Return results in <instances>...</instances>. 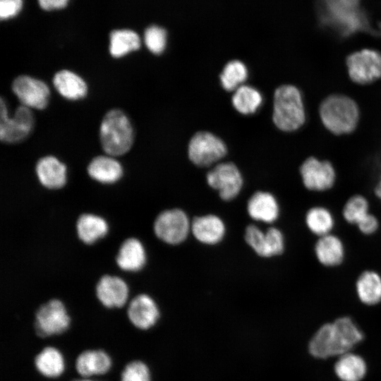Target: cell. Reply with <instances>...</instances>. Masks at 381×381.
Here are the masks:
<instances>
[{
  "label": "cell",
  "mask_w": 381,
  "mask_h": 381,
  "mask_svg": "<svg viewBox=\"0 0 381 381\" xmlns=\"http://www.w3.org/2000/svg\"><path fill=\"white\" fill-rule=\"evenodd\" d=\"M208 185L218 191L224 200H231L240 193L243 178L238 167L231 162L217 164L207 174Z\"/></svg>",
  "instance_id": "14"
},
{
  "label": "cell",
  "mask_w": 381,
  "mask_h": 381,
  "mask_svg": "<svg viewBox=\"0 0 381 381\" xmlns=\"http://www.w3.org/2000/svg\"><path fill=\"white\" fill-rule=\"evenodd\" d=\"M360 0H322L323 21L344 36L366 30L367 19L359 10Z\"/></svg>",
  "instance_id": "5"
},
{
  "label": "cell",
  "mask_w": 381,
  "mask_h": 381,
  "mask_svg": "<svg viewBox=\"0 0 381 381\" xmlns=\"http://www.w3.org/2000/svg\"><path fill=\"white\" fill-rule=\"evenodd\" d=\"M356 227L361 234L371 236L379 231L380 222L379 218L370 212L356 225Z\"/></svg>",
  "instance_id": "37"
},
{
  "label": "cell",
  "mask_w": 381,
  "mask_h": 381,
  "mask_svg": "<svg viewBox=\"0 0 381 381\" xmlns=\"http://www.w3.org/2000/svg\"><path fill=\"white\" fill-rule=\"evenodd\" d=\"M267 258L282 255L285 249V238L277 227H270L265 231Z\"/></svg>",
  "instance_id": "36"
},
{
  "label": "cell",
  "mask_w": 381,
  "mask_h": 381,
  "mask_svg": "<svg viewBox=\"0 0 381 381\" xmlns=\"http://www.w3.org/2000/svg\"><path fill=\"white\" fill-rule=\"evenodd\" d=\"M304 224L309 233L318 238L333 233L337 221L334 214L328 207L314 205L306 210Z\"/></svg>",
  "instance_id": "26"
},
{
  "label": "cell",
  "mask_w": 381,
  "mask_h": 381,
  "mask_svg": "<svg viewBox=\"0 0 381 381\" xmlns=\"http://www.w3.org/2000/svg\"><path fill=\"white\" fill-rule=\"evenodd\" d=\"M152 231L159 241L169 245H177L187 238L191 231V222L188 215L180 209L164 210L155 217Z\"/></svg>",
  "instance_id": "7"
},
{
  "label": "cell",
  "mask_w": 381,
  "mask_h": 381,
  "mask_svg": "<svg viewBox=\"0 0 381 381\" xmlns=\"http://www.w3.org/2000/svg\"><path fill=\"white\" fill-rule=\"evenodd\" d=\"M234 107L242 114L255 113L261 105L262 97L255 88L248 85L238 87L231 99Z\"/></svg>",
  "instance_id": "31"
},
{
  "label": "cell",
  "mask_w": 381,
  "mask_h": 381,
  "mask_svg": "<svg viewBox=\"0 0 381 381\" xmlns=\"http://www.w3.org/2000/svg\"><path fill=\"white\" fill-rule=\"evenodd\" d=\"M373 193L375 198L381 202V178L374 187Z\"/></svg>",
  "instance_id": "40"
},
{
  "label": "cell",
  "mask_w": 381,
  "mask_h": 381,
  "mask_svg": "<svg viewBox=\"0 0 381 381\" xmlns=\"http://www.w3.org/2000/svg\"><path fill=\"white\" fill-rule=\"evenodd\" d=\"M247 211L254 220L272 224L280 214V207L277 198L270 193L258 191L248 201Z\"/></svg>",
  "instance_id": "24"
},
{
  "label": "cell",
  "mask_w": 381,
  "mask_h": 381,
  "mask_svg": "<svg viewBox=\"0 0 381 381\" xmlns=\"http://www.w3.org/2000/svg\"><path fill=\"white\" fill-rule=\"evenodd\" d=\"M272 120L283 131L291 132L301 127L306 120L302 97L294 85H284L274 94Z\"/></svg>",
  "instance_id": "4"
},
{
  "label": "cell",
  "mask_w": 381,
  "mask_h": 381,
  "mask_svg": "<svg viewBox=\"0 0 381 381\" xmlns=\"http://www.w3.org/2000/svg\"><path fill=\"white\" fill-rule=\"evenodd\" d=\"M75 231L80 242L92 246L105 238L109 225L102 216L92 212H83L76 219Z\"/></svg>",
  "instance_id": "20"
},
{
  "label": "cell",
  "mask_w": 381,
  "mask_h": 381,
  "mask_svg": "<svg viewBox=\"0 0 381 381\" xmlns=\"http://www.w3.org/2000/svg\"><path fill=\"white\" fill-rule=\"evenodd\" d=\"M34 365L41 375L54 379L64 373L65 360L62 353L57 348L47 346L35 356Z\"/></svg>",
  "instance_id": "27"
},
{
  "label": "cell",
  "mask_w": 381,
  "mask_h": 381,
  "mask_svg": "<svg viewBox=\"0 0 381 381\" xmlns=\"http://www.w3.org/2000/svg\"><path fill=\"white\" fill-rule=\"evenodd\" d=\"M245 240L259 256L267 258L265 232L257 226L250 224L246 229Z\"/></svg>",
  "instance_id": "35"
},
{
  "label": "cell",
  "mask_w": 381,
  "mask_h": 381,
  "mask_svg": "<svg viewBox=\"0 0 381 381\" xmlns=\"http://www.w3.org/2000/svg\"><path fill=\"white\" fill-rule=\"evenodd\" d=\"M114 260L122 272H140L147 264V249L138 238L135 236L126 238L120 243Z\"/></svg>",
  "instance_id": "17"
},
{
  "label": "cell",
  "mask_w": 381,
  "mask_h": 381,
  "mask_svg": "<svg viewBox=\"0 0 381 381\" xmlns=\"http://www.w3.org/2000/svg\"><path fill=\"white\" fill-rule=\"evenodd\" d=\"M72 381H95V380H90L88 378H83V379H81V380H72Z\"/></svg>",
  "instance_id": "41"
},
{
  "label": "cell",
  "mask_w": 381,
  "mask_h": 381,
  "mask_svg": "<svg viewBox=\"0 0 381 381\" xmlns=\"http://www.w3.org/2000/svg\"><path fill=\"white\" fill-rule=\"evenodd\" d=\"M12 90L21 104L30 109H43L48 104L50 91L43 81L22 75L14 79Z\"/></svg>",
  "instance_id": "15"
},
{
  "label": "cell",
  "mask_w": 381,
  "mask_h": 381,
  "mask_svg": "<svg viewBox=\"0 0 381 381\" xmlns=\"http://www.w3.org/2000/svg\"><path fill=\"white\" fill-rule=\"evenodd\" d=\"M300 175L303 186L313 193H324L332 189L337 175L333 165L327 160L310 157L301 165Z\"/></svg>",
  "instance_id": "10"
},
{
  "label": "cell",
  "mask_w": 381,
  "mask_h": 381,
  "mask_svg": "<svg viewBox=\"0 0 381 381\" xmlns=\"http://www.w3.org/2000/svg\"><path fill=\"white\" fill-rule=\"evenodd\" d=\"M53 84L61 95L68 99H79L86 96L87 86L85 80L68 70L57 72L53 78Z\"/></svg>",
  "instance_id": "28"
},
{
  "label": "cell",
  "mask_w": 381,
  "mask_h": 381,
  "mask_svg": "<svg viewBox=\"0 0 381 381\" xmlns=\"http://www.w3.org/2000/svg\"><path fill=\"white\" fill-rule=\"evenodd\" d=\"M320 116L324 126L332 133L341 135L354 131L359 119L356 103L342 95H332L320 107Z\"/></svg>",
  "instance_id": "3"
},
{
  "label": "cell",
  "mask_w": 381,
  "mask_h": 381,
  "mask_svg": "<svg viewBox=\"0 0 381 381\" xmlns=\"http://www.w3.org/2000/svg\"><path fill=\"white\" fill-rule=\"evenodd\" d=\"M140 47L139 35L127 29L116 30L109 35V52L114 58L122 57Z\"/></svg>",
  "instance_id": "29"
},
{
  "label": "cell",
  "mask_w": 381,
  "mask_h": 381,
  "mask_svg": "<svg viewBox=\"0 0 381 381\" xmlns=\"http://www.w3.org/2000/svg\"><path fill=\"white\" fill-rule=\"evenodd\" d=\"M129 323L140 330H148L157 323L160 310L155 298L145 292L135 294L130 298L126 308Z\"/></svg>",
  "instance_id": "13"
},
{
  "label": "cell",
  "mask_w": 381,
  "mask_h": 381,
  "mask_svg": "<svg viewBox=\"0 0 381 381\" xmlns=\"http://www.w3.org/2000/svg\"><path fill=\"white\" fill-rule=\"evenodd\" d=\"M23 7V0H0V17L7 20L17 16Z\"/></svg>",
  "instance_id": "38"
},
{
  "label": "cell",
  "mask_w": 381,
  "mask_h": 381,
  "mask_svg": "<svg viewBox=\"0 0 381 381\" xmlns=\"http://www.w3.org/2000/svg\"><path fill=\"white\" fill-rule=\"evenodd\" d=\"M144 41L146 47L152 53L160 54L166 47L167 32L161 27L150 26L145 32Z\"/></svg>",
  "instance_id": "34"
},
{
  "label": "cell",
  "mask_w": 381,
  "mask_h": 381,
  "mask_svg": "<svg viewBox=\"0 0 381 381\" xmlns=\"http://www.w3.org/2000/svg\"><path fill=\"white\" fill-rule=\"evenodd\" d=\"M121 381H151L148 365L140 360L128 362L121 373Z\"/></svg>",
  "instance_id": "33"
},
{
  "label": "cell",
  "mask_w": 381,
  "mask_h": 381,
  "mask_svg": "<svg viewBox=\"0 0 381 381\" xmlns=\"http://www.w3.org/2000/svg\"><path fill=\"white\" fill-rule=\"evenodd\" d=\"M227 149L224 143L214 134L201 131L190 139L188 154L190 160L199 167H207L222 159Z\"/></svg>",
  "instance_id": "9"
},
{
  "label": "cell",
  "mask_w": 381,
  "mask_h": 381,
  "mask_svg": "<svg viewBox=\"0 0 381 381\" xmlns=\"http://www.w3.org/2000/svg\"><path fill=\"white\" fill-rule=\"evenodd\" d=\"M346 66L351 79L358 84H368L381 78V53L364 49L350 54Z\"/></svg>",
  "instance_id": "11"
},
{
  "label": "cell",
  "mask_w": 381,
  "mask_h": 381,
  "mask_svg": "<svg viewBox=\"0 0 381 381\" xmlns=\"http://www.w3.org/2000/svg\"><path fill=\"white\" fill-rule=\"evenodd\" d=\"M72 317L61 299L52 298L42 303L33 313V327L37 336L45 338L65 333Z\"/></svg>",
  "instance_id": "6"
},
{
  "label": "cell",
  "mask_w": 381,
  "mask_h": 381,
  "mask_svg": "<svg viewBox=\"0 0 381 381\" xmlns=\"http://www.w3.org/2000/svg\"><path fill=\"white\" fill-rule=\"evenodd\" d=\"M247 78L248 69L246 65L238 60L228 62L220 74L222 86L227 91L236 90Z\"/></svg>",
  "instance_id": "32"
},
{
  "label": "cell",
  "mask_w": 381,
  "mask_h": 381,
  "mask_svg": "<svg viewBox=\"0 0 381 381\" xmlns=\"http://www.w3.org/2000/svg\"><path fill=\"white\" fill-rule=\"evenodd\" d=\"M368 371L367 361L354 351L340 355L334 362V372L340 381H362Z\"/></svg>",
  "instance_id": "23"
},
{
  "label": "cell",
  "mask_w": 381,
  "mask_h": 381,
  "mask_svg": "<svg viewBox=\"0 0 381 381\" xmlns=\"http://www.w3.org/2000/svg\"><path fill=\"white\" fill-rule=\"evenodd\" d=\"M191 232L200 243L214 245L224 238L226 227L218 216L207 214L195 217L191 222Z\"/></svg>",
  "instance_id": "25"
},
{
  "label": "cell",
  "mask_w": 381,
  "mask_h": 381,
  "mask_svg": "<svg viewBox=\"0 0 381 381\" xmlns=\"http://www.w3.org/2000/svg\"><path fill=\"white\" fill-rule=\"evenodd\" d=\"M87 174L92 180L99 184L113 185L123 178V169L113 157L99 155L94 157L89 163Z\"/></svg>",
  "instance_id": "22"
},
{
  "label": "cell",
  "mask_w": 381,
  "mask_h": 381,
  "mask_svg": "<svg viewBox=\"0 0 381 381\" xmlns=\"http://www.w3.org/2000/svg\"><path fill=\"white\" fill-rule=\"evenodd\" d=\"M364 336L352 317L341 315L318 327L309 341L308 351L317 358H335L353 351Z\"/></svg>",
  "instance_id": "1"
},
{
  "label": "cell",
  "mask_w": 381,
  "mask_h": 381,
  "mask_svg": "<svg viewBox=\"0 0 381 381\" xmlns=\"http://www.w3.org/2000/svg\"><path fill=\"white\" fill-rule=\"evenodd\" d=\"M35 171L40 186L48 190H61L68 183L66 166L54 156L40 158Z\"/></svg>",
  "instance_id": "19"
},
{
  "label": "cell",
  "mask_w": 381,
  "mask_h": 381,
  "mask_svg": "<svg viewBox=\"0 0 381 381\" xmlns=\"http://www.w3.org/2000/svg\"><path fill=\"white\" fill-rule=\"evenodd\" d=\"M354 293L358 304L366 308L381 305V273L374 269L362 270L356 277Z\"/></svg>",
  "instance_id": "18"
},
{
  "label": "cell",
  "mask_w": 381,
  "mask_h": 381,
  "mask_svg": "<svg viewBox=\"0 0 381 381\" xmlns=\"http://www.w3.org/2000/svg\"><path fill=\"white\" fill-rule=\"evenodd\" d=\"M313 252L318 263L325 268L339 267L346 258L345 243L334 232L316 238Z\"/></svg>",
  "instance_id": "16"
},
{
  "label": "cell",
  "mask_w": 381,
  "mask_h": 381,
  "mask_svg": "<svg viewBox=\"0 0 381 381\" xmlns=\"http://www.w3.org/2000/svg\"><path fill=\"white\" fill-rule=\"evenodd\" d=\"M112 367L109 354L103 349H87L76 357L75 368L83 378L107 374Z\"/></svg>",
  "instance_id": "21"
},
{
  "label": "cell",
  "mask_w": 381,
  "mask_h": 381,
  "mask_svg": "<svg viewBox=\"0 0 381 381\" xmlns=\"http://www.w3.org/2000/svg\"><path fill=\"white\" fill-rule=\"evenodd\" d=\"M95 296L106 309H122L130 300V289L126 280L116 274H104L95 287Z\"/></svg>",
  "instance_id": "12"
},
{
  "label": "cell",
  "mask_w": 381,
  "mask_h": 381,
  "mask_svg": "<svg viewBox=\"0 0 381 381\" xmlns=\"http://www.w3.org/2000/svg\"><path fill=\"white\" fill-rule=\"evenodd\" d=\"M40 6L45 11L61 9L66 7L69 0H37Z\"/></svg>",
  "instance_id": "39"
},
{
  "label": "cell",
  "mask_w": 381,
  "mask_h": 381,
  "mask_svg": "<svg viewBox=\"0 0 381 381\" xmlns=\"http://www.w3.org/2000/svg\"><path fill=\"white\" fill-rule=\"evenodd\" d=\"M134 130L127 115L120 109L109 111L99 128L102 147L107 155L121 156L128 152L134 141Z\"/></svg>",
  "instance_id": "2"
},
{
  "label": "cell",
  "mask_w": 381,
  "mask_h": 381,
  "mask_svg": "<svg viewBox=\"0 0 381 381\" xmlns=\"http://www.w3.org/2000/svg\"><path fill=\"white\" fill-rule=\"evenodd\" d=\"M0 139L6 143H17L25 139L34 127V116L31 109L20 105L12 118H9L6 105L1 98Z\"/></svg>",
  "instance_id": "8"
},
{
  "label": "cell",
  "mask_w": 381,
  "mask_h": 381,
  "mask_svg": "<svg viewBox=\"0 0 381 381\" xmlns=\"http://www.w3.org/2000/svg\"><path fill=\"white\" fill-rule=\"evenodd\" d=\"M370 212V203L368 198L362 194H354L344 202L341 215L346 224L356 226Z\"/></svg>",
  "instance_id": "30"
}]
</instances>
